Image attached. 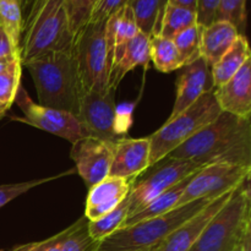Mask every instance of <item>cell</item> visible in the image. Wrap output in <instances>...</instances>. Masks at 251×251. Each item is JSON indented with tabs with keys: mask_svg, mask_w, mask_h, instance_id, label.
Segmentation results:
<instances>
[{
	"mask_svg": "<svg viewBox=\"0 0 251 251\" xmlns=\"http://www.w3.org/2000/svg\"><path fill=\"white\" fill-rule=\"evenodd\" d=\"M168 157L202 166L227 163L251 168V120L222 112Z\"/></svg>",
	"mask_w": 251,
	"mask_h": 251,
	"instance_id": "cell-1",
	"label": "cell"
},
{
	"mask_svg": "<svg viewBox=\"0 0 251 251\" xmlns=\"http://www.w3.org/2000/svg\"><path fill=\"white\" fill-rule=\"evenodd\" d=\"M19 55L21 63L55 50L70 49L73 33L65 0H22Z\"/></svg>",
	"mask_w": 251,
	"mask_h": 251,
	"instance_id": "cell-2",
	"label": "cell"
},
{
	"mask_svg": "<svg viewBox=\"0 0 251 251\" xmlns=\"http://www.w3.org/2000/svg\"><path fill=\"white\" fill-rule=\"evenodd\" d=\"M22 65L31 74L39 104L77 114L82 88L71 48L50 51Z\"/></svg>",
	"mask_w": 251,
	"mask_h": 251,
	"instance_id": "cell-3",
	"label": "cell"
},
{
	"mask_svg": "<svg viewBox=\"0 0 251 251\" xmlns=\"http://www.w3.org/2000/svg\"><path fill=\"white\" fill-rule=\"evenodd\" d=\"M216 199V198H215ZM213 199H200L176 206L169 212L115 230L96 243L95 251H141L157 247Z\"/></svg>",
	"mask_w": 251,
	"mask_h": 251,
	"instance_id": "cell-4",
	"label": "cell"
},
{
	"mask_svg": "<svg viewBox=\"0 0 251 251\" xmlns=\"http://www.w3.org/2000/svg\"><path fill=\"white\" fill-rule=\"evenodd\" d=\"M249 229L251 194L247 180L208 222L190 251H233Z\"/></svg>",
	"mask_w": 251,
	"mask_h": 251,
	"instance_id": "cell-5",
	"label": "cell"
},
{
	"mask_svg": "<svg viewBox=\"0 0 251 251\" xmlns=\"http://www.w3.org/2000/svg\"><path fill=\"white\" fill-rule=\"evenodd\" d=\"M222 113L215 97V88L203 93L195 103L149 136L150 167L169 156L171 152L212 123Z\"/></svg>",
	"mask_w": 251,
	"mask_h": 251,
	"instance_id": "cell-6",
	"label": "cell"
},
{
	"mask_svg": "<svg viewBox=\"0 0 251 251\" xmlns=\"http://www.w3.org/2000/svg\"><path fill=\"white\" fill-rule=\"evenodd\" d=\"M105 22H87L74 34L71 53L82 95L91 91L104 92L109 88L110 66L105 43Z\"/></svg>",
	"mask_w": 251,
	"mask_h": 251,
	"instance_id": "cell-7",
	"label": "cell"
},
{
	"mask_svg": "<svg viewBox=\"0 0 251 251\" xmlns=\"http://www.w3.org/2000/svg\"><path fill=\"white\" fill-rule=\"evenodd\" d=\"M162 162L152 166L153 171L149 176L132 184L129 193V216L139 212L157 196L206 167L188 159L171 157L162 159Z\"/></svg>",
	"mask_w": 251,
	"mask_h": 251,
	"instance_id": "cell-8",
	"label": "cell"
},
{
	"mask_svg": "<svg viewBox=\"0 0 251 251\" xmlns=\"http://www.w3.org/2000/svg\"><path fill=\"white\" fill-rule=\"evenodd\" d=\"M251 168L227 163H213L194 174L184 189L178 206L200 199H215L249 180Z\"/></svg>",
	"mask_w": 251,
	"mask_h": 251,
	"instance_id": "cell-9",
	"label": "cell"
},
{
	"mask_svg": "<svg viewBox=\"0 0 251 251\" xmlns=\"http://www.w3.org/2000/svg\"><path fill=\"white\" fill-rule=\"evenodd\" d=\"M15 102L24 113L22 118H14L17 122L26 123L37 129L50 132L55 136L68 140L71 144L87 136L85 127L75 114L37 104L22 86L19 87Z\"/></svg>",
	"mask_w": 251,
	"mask_h": 251,
	"instance_id": "cell-10",
	"label": "cell"
},
{
	"mask_svg": "<svg viewBox=\"0 0 251 251\" xmlns=\"http://www.w3.org/2000/svg\"><path fill=\"white\" fill-rule=\"evenodd\" d=\"M76 117L85 127L87 136L115 141L117 140V107L115 90L104 92H85L81 96Z\"/></svg>",
	"mask_w": 251,
	"mask_h": 251,
	"instance_id": "cell-11",
	"label": "cell"
},
{
	"mask_svg": "<svg viewBox=\"0 0 251 251\" xmlns=\"http://www.w3.org/2000/svg\"><path fill=\"white\" fill-rule=\"evenodd\" d=\"M115 141L85 136L73 144L70 156L76 171L88 186H93L109 176L114 156Z\"/></svg>",
	"mask_w": 251,
	"mask_h": 251,
	"instance_id": "cell-12",
	"label": "cell"
},
{
	"mask_svg": "<svg viewBox=\"0 0 251 251\" xmlns=\"http://www.w3.org/2000/svg\"><path fill=\"white\" fill-rule=\"evenodd\" d=\"M210 90H213L211 69L202 58L183 66V70L176 80V102L167 120L173 119L180 114Z\"/></svg>",
	"mask_w": 251,
	"mask_h": 251,
	"instance_id": "cell-13",
	"label": "cell"
},
{
	"mask_svg": "<svg viewBox=\"0 0 251 251\" xmlns=\"http://www.w3.org/2000/svg\"><path fill=\"white\" fill-rule=\"evenodd\" d=\"M235 190V189H234ZM234 190L228 191L208 202L200 212L196 213L180 227L176 228L159 244L158 251H190L196 240L199 239L202 230L208 225L216 213L225 206L228 199L233 195Z\"/></svg>",
	"mask_w": 251,
	"mask_h": 251,
	"instance_id": "cell-14",
	"label": "cell"
},
{
	"mask_svg": "<svg viewBox=\"0 0 251 251\" xmlns=\"http://www.w3.org/2000/svg\"><path fill=\"white\" fill-rule=\"evenodd\" d=\"M150 168V139H117L109 176L134 180Z\"/></svg>",
	"mask_w": 251,
	"mask_h": 251,
	"instance_id": "cell-15",
	"label": "cell"
},
{
	"mask_svg": "<svg viewBox=\"0 0 251 251\" xmlns=\"http://www.w3.org/2000/svg\"><path fill=\"white\" fill-rule=\"evenodd\" d=\"M221 110L240 118L251 117V58L225 85L215 88Z\"/></svg>",
	"mask_w": 251,
	"mask_h": 251,
	"instance_id": "cell-16",
	"label": "cell"
},
{
	"mask_svg": "<svg viewBox=\"0 0 251 251\" xmlns=\"http://www.w3.org/2000/svg\"><path fill=\"white\" fill-rule=\"evenodd\" d=\"M87 225L88 220L82 216L48 239L16 245L10 251H95L96 242L88 234Z\"/></svg>",
	"mask_w": 251,
	"mask_h": 251,
	"instance_id": "cell-17",
	"label": "cell"
},
{
	"mask_svg": "<svg viewBox=\"0 0 251 251\" xmlns=\"http://www.w3.org/2000/svg\"><path fill=\"white\" fill-rule=\"evenodd\" d=\"M132 184L134 180L109 176L91 186L83 216L88 221H95L107 215L129 195Z\"/></svg>",
	"mask_w": 251,
	"mask_h": 251,
	"instance_id": "cell-18",
	"label": "cell"
},
{
	"mask_svg": "<svg viewBox=\"0 0 251 251\" xmlns=\"http://www.w3.org/2000/svg\"><path fill=\"white\" fill-rule=\"evenodd\" d=\"M239 34L234 25L222 20H215L211 25L202 27L200 53L210 69L227 53Z\"/></svg>",
	"mask_w": 251,
	"mask_h": 251,
	"instance_id": "cell-19",
	"label": "cell"
},
{
	"mask_svg": "<svg viewBox=\"0 0 251 251\" xmlns=\"http://www.w3.org/2000/svg\"><path fill=\"white\" fill-rule=\"evenodd\" d=\"M150 39L151 37L142 32H137L136 36L127 43L124 54L115 64L109 73V88L117 90L127 73L136 66H147L150 58Z\"/></svg>",
	"mask_w": 251,
	"mask_h": 251,
	"instance_id": "cell-20",
	"label": "cell"
},
{
	"mask_svg": "<svg viewBox=\"0 0 251 251\" xmlns=\"http://www.w3.org/2000/svg\"><path fill=\"white\" fill-rule=\"evenodd\" d=\"M250 58L249 42L244 34H239L232 47L227 50V53L211 68L213 88H218L225 85Z\"/></svg>",
	"mask_w": 251,
	"mask_h": 251,
	"instance_id": "cell-21",
	"label": "cell"
},
{
	"mask_svg": "<svg viewBox=\"0 0 251 251\" xmlns=\"http://www.w3.org/2000/svg\"><path fill=\"white\" fill-rule=\"evenodd\" d=\"M193 176H193H188V178H185L184 180H181L180 183H178L176 185L172 186L171 189H168V190L164 191L163 194H161V195L157 196L156 199H153L149 205L145 206V207L142 208V210H140L139 212H136L132 216H129V217L125 220L123 227H126V226L135 225V223L141 222V221L157 217V216H161L163 215V213L169 212V211L173 210L174 207H176L184 189H185V186L188 185V183L190 181V179L193 178Z\"/></svg>",
	"mask_w": 251,
	"mask_h": 251,
	"instance_id": "cell-22",
	"label": "cell"
},
{
	"mask_svg": "<svg viewBox=\"0 0 251 251\" xmlns=\"http://www.w3.org/2000/svg\"><path fill=\"white\" fill-rule=\"evenodd\" d=\"M166 2L167 0H130L127 5L131 7L140 32L150 37L158 33Z\"/></svg>",
	"mask_w": 251,
	"mask_h": 251,
	"instance_id": "cell-23",
	"label": "cell"
},
{
	"mask_svg": "<svg viewBox=\"0 0 251 251\" xmlns=\"http://www.w3.org/2000/svg\"><path fill=\"white\" fill-rule=\"evenodd\" d=\"M195 24H198L196 11L167 1L157 34L173 39V37L178 34L179 32Z\"/></svg>",
	"mask_w": 251,
	"mask_h": 251,
	"instance_id": "cell-24",
	"label": "cell"
},
{
	"mask_svg": "<svg viewBox=\"0 0 251 251\" xmlns=\"http://www.w3.org/2000/svg\"><path fill=\"white\" fill-rule=\"evenodd\" d=\"M150 58L161 73H172L184 66L174 42L159 34L151 36L150 39Z\"/></svg>",
	"mask_w": 251,
	"mask_h": 251,
	"instance_id": "cell-25",
	"label": "cell"
},
{
	"mask_svg": "<svg viewBox=\"0 0 251 251\" xmlns=\"http://www.w3.org/2000/svg\"><path fill=\"white\" fill-rule=\"evenodd\" d=\"M127 216H129V195L107 215L98 220L88 221L87 229L91 239L98 243L104 238L109 237L115 230L123 228Z\"/></svg>",
	"mask_w": 251,
	"mask_h": 251,
	"instance_id": "cell-26",
	"label": "cell"
},
{
	"mask_svg": "<svg viewBox=\"0 0 251 251\" xmlns=\"http://www.w3.org/2000/svg\"><path fill=\"white\" fill-rule=\"evenodd\" d=\"M21 59L15 58L6 68L0 71V109L6 113L10 109L21 86Z\"/></svg>",
	"mask_w": 251,
	"mask_h": 251,
	"instance_id": "cell-27",
	"label": "cell"
},
{
	"mask_svg": "<svg viewBox=\"0 0 251 251\" xmlns=\"http://www.w3.org/2000/svg\"><path fill=\"white\" fill-rule=\"evenodd\" d=\"M201 25L195 24L188 28L183 29L178 34L173 37L172 41L176 44L178 53L183 60L184 66L194 63L201 58L200 46H201V33H202Z\"/></svg>",
	"mask_w": 251,
	"mask_h": 251,
	"instance_id": "cell-28",
	"label": "cell"
},
{
	"mask_svg": "<svg viewBox=\"0 0 251 251\" xmlns=\"http://www.w3.org/2000/svg\"><path fill=\"white\" fill-rule=\"evenodd\" d=\"M0 25L9 36L14 48L19 51L22 14L19 0H0Z\"/></svg>",
	"mask_w": 251,
	"mask_h": 251,
	"instance_id": "cell-29",
	"label": "cell"
},
{
	"mask_svg": "<svg viewBox=\"0 0 251 251\" xmlns=\"http://www.w3.org/2000/svg\"><path fill=\"white\" fill-rule=\"evenodd\" d=\"M215 20L230 22L243 34L247 24V0H220Z\"/></svg>",
	"mask_w": 251,
	"mask_h": 251,
	"instance_id": "cell-30",
	"label": "cell"
},
{
	"mask_svg": "<svg viewBox=\"0 0 251 251\" xmlns=\"http://www.w3.org/2000/svg\"><path fill=\"white\" fill-rule=\"evenodd\" d=\"M75 169H71V171L65 172V173H60L58 176H51L48 178H42V179H34V180H28V181H22V183H15V184H5V185H0V208L4 207L5 205H7L9 202H11L12 200H15L16 198H19L22 194L27 193L31 189L37 188L39 185H43V184L49 183L51 180H55V179L60 178V176H69V174L74 173Z\"/></svg>",
	"mask_w": 251,
	"mask_h": 251,
	"instance_id": "cell-31",
	"label": "cell"
},
{
	"mask_svg": "<svg viewBox=\"0 0 251 251\" xmlns=\"http://www.w3.org/2000/svg\"><path fill=\"white\" fill-rule=\"evenodd\" d=\"M96 2L97 0H65L73 36L87 24Z\"/></svg>",
	"mask_w": 251,
	"mask_h": 251,
	"instance_id": "cell-32",
	"label": "cell"
},
{
	"mask_svg": "<svg viewBox=\"0 0 251 251\" xmlns=\"http://www.w3.org/2000/svg\"><path fill=\"white\" fill-rule=\"evenodd\" d=\"M130 0H97L88 22H105L113 14L129 4Z\"/></svg>",
	"mask_w": 251,
	"mask_h": 251,
	"instance_id": "cell-33",
	"label": "cell"
},
{
	"mask_svg": "<svg viewBox=\"0 0 251 251\" xmlns=\"http://www.w3.org/2000/svg\"><path fill=\"white\" fill-rule=\"evenodd\" d=\"M220 0H198L196 15H198V24L201 26H208L216 19Z\"/></svg>",
	"mask_w": 251,
	"mask_h": 251,
	"instance_id": "cell-34",
	"label": "cell"
},
{
	"mask_svg": "<svg viewBox=\"0 0 251 251\" xmlns=\"http://www.w3.org/2000/svg\"><path fill=\"white\" fill-rule=\"evenodd\" d=\"M16 56H20L19 51L14 48L9 36H7L6 32L4 31L1 25H0V60H1V59L11 60V59L16 58Z\"/></svg>",
	"mask_w": 251,
	"mask_h": 251,
	"instance_id": "cell-35",
	"label": "cell"
},
{
	"mask_svg": "<svg viewBox=\"0 0 251 251\" xmlns=\"http://www.w3.org/2000/svg\"><path fill=\"white\" fill-rule=\"evenodd\" d=\"M233 251H251V229L245 233Z\"/></svg>",
	"mask_w": 251,
	"mask_h": 251,
	"instance_id": "cell-36",
	"label": "cell"
},
{
	"mask_svg": "<svg viewBox=\"0 0 251 251\" xmlns=\"http://www.w3.org/2000/svg\"><path fill=\"white\" fill-rule=\"evenodd\" d=\"M167 1L186 7V9L194 10V11H196V7H198V0H167Z\"/></svg>",
	"mask_w": 251,
	"mask_h": 251,
	"instance_id": "cell-37",
	"label": "cell"
},
{
	"mask_svg": "<svg viewBox=\"0 0 251 251\" xmlns=\"http://www.w3.org/2000/svg\"><path fill=\"white\" fill-rule=\"evenodd\" d=\"M17 58V56H16ZM15 59V58H14ZM14 59H11V60H6V59H1V60H0V71H2L4 70L5 68H6L7 65H9L10 63H11L12 60H14Z\"/></svg>",
	"mask_w": 251,
	"mask_h": 251,
	"instance_id": "cell-38",
	"label": "cell"
},
{
	"mask_svg": "<svg viewBox=\"0 0 251 251\" xmlns=\"http://www.w3.org/2000/svg\"><path fill=\"white\" fill-rule=\"evenodd\" d=\"M158 247H159V245H157V247L150 248V249H146V250H141V251H158Z\"/></svg>",
	"mask_w": 251,
	"mask_h": 251,
	"instance_id": "cell-39",
	"label": "cell"
},
{
	"mask_svg": "<svg viewBox=\"0 0 251 251\" xmlns=\"http://www.w3.org/2000/svg\"><path fill=\"white\" fill-rule=\"evenodd\" d=\"M4 115H5V112H2V110L0 109V119H1V118L4 117Z\"/></svg>",
	"mask_w": 251,
	"mask_h": 251,
	"instance_id": "cell-40",
	"label": "cell"
},
{
	"mask_svg": "<svg viewBox=\"0 0 251 251\" xmlns=\"http://www.w3.org/2000/svg\"><path fill=\"white\" fill-rule=\"evenodd\" d=\"M19 1H20V2H21V1H22V0H19Z\"/></svg>",
	"mask_w": 251,
	"mask_h": 251,
	"instance_id": "cell-41",
	"label": "cell"
}]
</instances>
